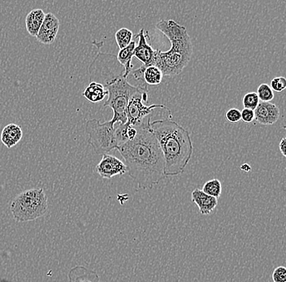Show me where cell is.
I'll return each instance as SVG.
<instances>
[{
    "mask_svg": "<svg viewBox=\"0 0 286 282\" xmlns=\"http://www.w3.org/2000/svg\"><path fill=\"white\" fill-rule=\"evenodd\" d=\"M150 116L136 126L137 135L117 147L138 190H148L165 179L164 158L159 142L149 129Z\"/></svg>",
    "mask_w": 286,
    "mask_h": 282,
    "instance_id": "cell-1",
    "label": "cell"
},
{
    "mask_svg": "<svg viewBox=\"0 0 286 282\" xmlns=\"http://www.w3.org/2000/svg\"><path fill=\"white\" fill-rule=\"evenodd\" d=\"M149 129L159 142L163 152L165 177L183 174L194 152L188 130L169 119L150 122Z\"/></svg>",
    "mask_w": 286,
    "mask_h": 282,
    "instance_id": "cell-2",
    "label": "cell"
},
{
    "mask_svg": "<svg viewBox=\"0 0 286 282\" xmlns=\"http://www.w3.org/2000/svg\"><path fill=\"white\" fill-rule=\"evenodd\" d=\"M107 62L108 66L97 65L96 69H99V71L90 73H94V76L99 80L98 83L102 84L108 93V98L103 106L112 109L113 117L110 122L114 126L117 123L124 125L127 122L126 108L129 101L137 91L144 86H133L124 78L125 69L120 65L114 54H107Z\"/></svg>",
    "mask_w": 286,
    "mask_h": 282,
    "instance_id": "cell-3",
    "label": "cell"
},
{
    "mask_svg": "<svg viewBox=\"0 0 286 282\" xmlns=\"http://www.w3.org/2000/svg\"><path fill=\"white\" fill-rule=\"evenodd\" d=\"M156 29L169 39L171 46L167 51L155 50L154 66L162 72L163 77L179 75L190 63L193 54L192 40L187 29L174 20L159 21Z\"/></svg>",
    "mask_w": 286,
    "mask_h": 282,
    "instance_id": "cell-4",
    "label": "cell"
},
{
    "mask_svg": "<svg viewBox=\"0 0 286 282\" xmlns=\"http://www.w3.org/2000/svg\"><path fill=\"white\" fill-rule=\"evenodd\" d=\"M10 211L16 221H34L48 213V199L43 189H29L15 197Z\"/></svg>",
    "mask_w": 286,
    "mask_h": 282,
    "instance_id": "cell-5",
    "label": "cell"
},
{
    "mask_svg": "<svg viewBox=\"0 0 286 282\" xmlns=\"http://www.w3.org/2000/svg\"><path fill=\"white\" fill-rule=\"evenodd\" d=\"M88 142L98 155H107L118 147L115 126L110 121L101 123L98 119L89 120L85 125Z\"/></svg>",
    "mask_w": 286,
    "mask_h": 282,
    "instance_id": "cell-6",
    "label": "cell"
},
{
    "mask_svg": "<svg viewBox=\"0 0 286 282\" xmlns=\"http://www.w3.org/2000/svg\"><path fill=\"white\" fill-rule=\"evenodd\" d=\"M147 87H142L140 90L137 91L135 94L131 97L127 108H126V114H127L128 126L131 127H136L142 124L146 117L150 116L155 109H164L167 110V107L163 104H152L150 106H146L144 102L148 100V94H147Z\"/></svg>",
    "mask_w": 286,
    "mask_h": 282,
    "instance_id": "cell-7",
    "label": "cell"
},
{
    "mask_svg": "<svg viewBox=\"0 0 286 282\" xmlns=\"http://www.w3.org/2000/svg\"><path fill=\"white\" fill-rule=\"evenodd\" d=\"M95 172L101 178L111 179L116 176H122L127 173V167L123 161L114 155H103L100 162L95 167Z\"/></svg>",
    "mask_w": 286,
    "mask_h": 282,
    "instance_id": "cell-8",
    "label": "cell"
},
{
    "mask_svg": "<svg viewBox=\"0 0 286 282\" xmlns=\"http://www.w3.org/2000/svg\"><path fill=\"white\" fill-rule=\"evenodd\" d=\"M138 38V46H135L134 50V57L142 63V67H150L155 65V50L151 47L147 42L149 37L148 32L144 29H141L139 33L135 36Z\"/></svg>",
    "mask_w": 286,
    "mask_h": 282,
    "instance_id": "cell-9",
    "label": "cell"
},
{
    "mask_svg": "<svg viewBox=\"0 0 286 282\" xmlns=\"http://www.w3.org/2000/svg\"><path fill=\"white\" fill-rule=\"evenodd\" d=\"M60 29V21L52 13L45 15L43 23L36 38L44 45H50L54 42Z\"/></svg>",
    "mask_w": 286,
    "mask_h": 282,
    "instance_id": "cell-10",
    "label": "cell"
},
{
    "mask_svg": "<svg viewBox=\"0 0 286 282\" xmlns=\"http://www.w3.org/2000/svg\"><path fill=\"white\" fill-rule=\"evenodd\" d=\"M255 120L263 126H271L280 118V108L272 102H259L255 111Z\"/></svg>",
    "mask_w": 286,
    "mask_h": 282,
    "instance_id": "cell-11",
    "label": "cell"
},
{
    "mask_svg": "<svg viewBox=\"0 0 286 282\" xmlns=\"http://www.w3.org/2000/svg\"><path fill=\"white\" fill-rule=\"evenodd\" d=\"M193 203L198 206L202 215H209L215 210L218 204V199L206 195L203 190L195 189L191 195Z\"/></svg>",
    "mask_w": 286,
    "mask_h": 282,
    "instance_id": "cell-12",
    "label": "cell"
},
{
    "mask_svg": "<svg viewBox=\"0 0 286 282\" xmlns=\"http://www.w3.org/2000/svg\"><path fill=\"white\" fill-rule=\"evenodd\" d=\"M68 277L69 282H100L98 273L85 266L73 267L69 270Z\"/></svg>",
    "mask_w": 286,
    "mask_h": 282,
    "instance_id": "cell-13",
    "label": "cell"
},
{
    "mask_svg": "<svg viewBox=\"0 0 286 282\" xmlns=\"http://www.w3.org/2000/svg\"><path fill=\"white\" fill-rule=\"evenodd\" d=\"M23 137V131L17 124H9L1 133V141L7 148H12L19 143Z\"/></svg>",
    "mask_w": 286,
    "mask_h": 282,
    "instance_id": "cell-14",
    "label": "cell"
},
{
    "mask_svg": "<svg viewBox=\"0 0 286 282\" xmlns=\"http://www.w3.org/2000/svg\"><path fill=\"white\" fill-rule=\"evenodd\" d=\"M136 46V42L132 41L131 43L125 48L121 49L117 54V61L125 69L124 78L128 79L130 73L134 70V65H132V59L134 57V50Z\"/></svg>",
    "mask_w": 286,
    "mask_h": 282,
    "instance_id": "cell-15",
    "label": "cell"
},
{
    "mask_svg": "<svg viewBox=\"0 0 286 282\" xmlns=\"http://www.w3.org/2000/svg\"><path fill=\"white\" fill-rule=\"evenodd\" d=\"M45 13L41 9H36L30 11L25 18V25L28 33L33 37L38 35L40 28L43 23Z\"/></svg>",
    "mask_w": 286,
    "mask_h": 282,
    "instance_id": "cell-16",
    "label": "cell"
},
{
    "mask_svg": "<svg viewBox=\"0 0 286 282\" xmlns=\"http://www.w3.org/2000/svg\"><path fill=\"white\" fill-rule=\"evenodd\" d=\"M108 93L102 84L98 82H90V85L86 88L82 93L84 98H86L89 102L93 103L101 102L107 96Z\"/></svg>",
    "mask_w": 286,
    "mask_h": 282,
    "instance_id": "cell-17",
    "label": "cell"
},
{
    "mask_svg": "<svg viewBox=\"0 0 286 282\" xmlns=\"http://www.w3.org/2000/svg\"><path fill=\"white\" fill-rule=\"evenodd\" d=\"M163 78L162 72L155 66H150L144 69L143 81L146 85H151V86L159 85L162 82Z\"/></svg>",
    "mask_w": 286,
    "mask_h": 282,
    "instance_id": "cell-18",
    "label": "cell"
},
{
    "mask_svg": "<svg viewBox=\"0 0 286 282\" xmlns=\"http://www.w3.org/2000/svg\"><path fill=\"white\" fill-rule=\"evenodd\" d=\"M202 190L206 195L218 199L219 196L221 195V182H219L218 179H212V180L208 181L205 183Z\"/></svg>",
    "mask_w": 286,
    "mask_h": 282,
    "instance_id": "cell-19",
    "label": "cell"
},
{
    "mask_svg": "<svg viewBox=\"0 0 286 282\" xmlns=\"http://www.w3.org/2000/svg\"><path fill=\"white\" fill-rule=\"evenodd\" d=\"M115 38L117 46L121 50L131 43L133 41V32L126 28H122L116 33Z\"/></svg>",
    "mask_w": 286,
    "mask_h": 282,
    "instance_id": "cell-20",
    "label": "cell"
},
{
    "mask_svg": "<svg viewBox=\"0 0 286 282\" xmlns=\"http://www.w3.org/2000/svg\"><path fill=\"white\" fill-rule=\"evenodd\" d=\"M258 97H259V101L261 102H268L272 101L274 98L273 90L272 88L270 87L269 85L263 83L258 87L257 90Z\"/></svg>",
    "mask_w": 286,
    "mask_h": 282,
    "instance_id": "cell-21",
    "label": "cell"
},
{
    "mask_svg": "<svg viewBox=\"0 0 286 282\" xmlns=\"http://www.w3.org/2000/svg\"><path fill=\"white\" fill-rule=\"evenodd\" d=\"M259 98L255 92H249L243 97V106L244 108L255 111L259 103Z\"/></svg>",
    "mask_w": 286,
    "mask_h": 282,
    "instance_id": "cell-22",
    "label": "cell"
},
{
    "mask_svg": "<svg viewBox=\"0 0 286 282\" xmlns=\"http://www.w3.org/2000/svg\"><path fill=\"white\" fill-rule=\"evenodd\" d=\"M273 91L276 92H282L283 90H285L286 88V79L284 77H277V78H273L271 82V86Z\"/></svg>",
    "mask_w": 286,
    "mask_h": 282,
    "instance_id": "cell-23",
    "label": "cell"
},
{
    "mask_svg": "<svg viewBox=\"0 0 286 282\" xmlns=\"http://www.w3.org/2000/svg\"><path fill=\"white\" fill-rule=\"evenodd\" d=\"M273 282H286V268L284 266L277 267L272 272Z\"/></svg>",
    "mask_w": 286,
    "mask_h": 282,
    "instance_id": "cell-24",
    "label": "cell"
},
{
    "mask_svg": "<svg viewBox=\"0 0 286 282\" xmlns=\"http://www.w3.org/2000/svg\"><path fill=\"white\" fill-rule=\"evenodd\" d=\"M225 118L230 123H238L242 120L240 110L237 108L230 109L226 112Z\"/></svg>",
    "mask_w": 286,
    "mask_h": 282,
    "instance_id": "cell-25",
    "label": "cell"
},
{
    "mask_svg": "<svg viewBox=\"0 0 286 282\" xmlns=\"http://www.w3.org/2000/svg\"><path fill=\"white\" fill-rule=\"evenodd\" d=\"M241 117L245 123H251L255 120V111L250 109L244 108L241 111Z\"/></svg>",
    "mask_w": 286,
    "mask_h": 282,
    "instance_id": "cell-26",
    "label": "cell"
},
{
    "mask_svg": "<svg viewBox=\"0 0 286 282\" xmlns=\"http://www.w3.org/2000/svg\"><path fill=\"white\" fill-rule=\"evenodd\" d=\"M137 128L136 127H131L130 126L127 130V136L129 138V141L133 140L134 138L136 137L137 135Z\"/></svg>",
    "mask_w": 286,
    "mask_h": 282,
    "instance_id": "cell-27",
    "label": "cell"
},
{
    "mask_svg": "<svg viewBox=\"0 0 286 282\" xmlns=\"http://www.w3.org/2000/svg\"><path fill=\"white\" fill-rule=\"evenodd\" d=\"M286 138H283L280 140V144H279V148H280V152H281L283 156L286 157Z\"/></svg>",
    "mask_w": 286,
    "mask_h": 282,
    "instance_id": "cell-28",
    "label": "cell"
},
{
    "mask_svg": "<svg viewBox=\"0 0 286 282\" xmlns=\"http://www.w3.org/2000/svg\"><path fill=\"white\" fill-rule=\"evenodd\" d=\"M240 168L241 170H243V172H246V173L251 171V166L249 165L248 163H244L241 166Z\"/></svg>",
    "mask_w": 286,
    "mask_h": 282,
    "instance_id": "cell-29",
    "label": "cell"
},
{
    "mask_svg": "<svg viewBox=\"0 0 286 282\" xmlns=\"http://www.w3.org/2000/svg\"><path fill=\"white\" fill-rule=\"evenodd\" d=\"M4 282H9V281H4Z\"/></svg>",
    "mask_w": 286,
    "mask_h": 282,
    "instance_id": "cell-30",
    "label": "cell"
}]
</instances>
